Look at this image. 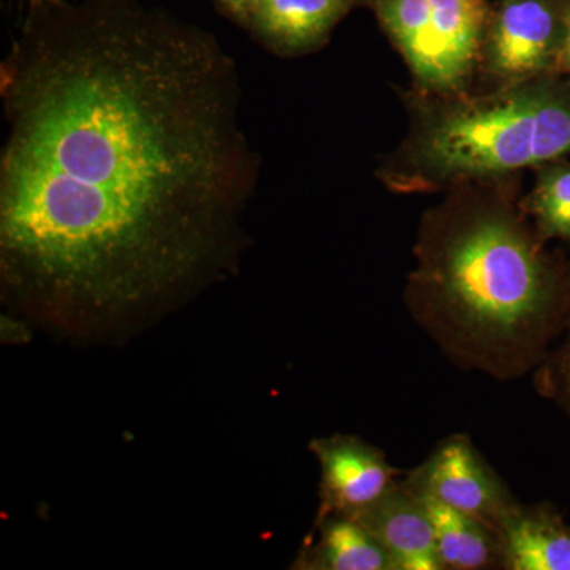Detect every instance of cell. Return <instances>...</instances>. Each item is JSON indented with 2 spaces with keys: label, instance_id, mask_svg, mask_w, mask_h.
Segmentation results:
<instances>
[{
  "label": "cell",
  "instance_id": "6da1fadb",
  "mask_svg": "<svg viewBox=\"0 0 570 570\" xmlns=\"http://www.w3.org/2000/svg\"><path fill=\"white\" fill-rule=\"evenodd\" d=\"M0 97V277L18 305L97 328L235 264L261 159L213 37L137 18L29 24Z\"/></svg>",
  "mask_w": 570,
  "mask_h": 570
},
{
  "label": "cell",
  "instance_id": "7a4b0ae2",
  "mask_svg": "<svg viewBox=\"0 0 570 570\" xmlns=\"http://www.w3.org/2000/svg\"><path fill=\"white\" fill-rule=\"evenodd\" d=\"M444 193L420 223L407 313L460 370L532 374L570 324V258L547 247L513 176Z\"/></svg>",
  "mask_w": 570,
  "mask_h": 570
},
{
  "label": "cell",
  "instance_id": "3957f363",
  "mask_svg": "<svg viewBox=\"0 0 570 570\" xmlns=\"http://www.w3.org/2000/svg\"><path fill=\"white\" fill-rule=\"evenodd\" d=\"M409 126L376 175L395 194L508 178L570 154V75L551 71L489 92L406 96Z\"/></svg>",
  "mask_w": 570,
  "mask_h": 570
},
{
  "label": "cell",
  "instance_id": "277c9868",
  "mask_svg": "<svg viewBox=\"0 0 570 570\" xmlns=\"http://www.w3.org/2000/svg\"><path fill=\"white\" fill-rule=\"evenodd\" d=\"M377 14L414 78V91L466 92L489 26L485 0H379Z\"/></svg>",
  "mask_w": 570,
  "mask_h": 570
},
{
  "label": "cell",
  "instance_id": "5b68a950",
  "mask_svg": "<svg viewBox=\"0 0 570 570\" xmlns=\"http://www.w3.org/2000/svg\"><path fill=\"white\" fill-rule=\"evenodd\" d=\"M568 0H504L489 20L479 71L505 85L557 71Z\"/></svg>",
  "mask_w": 570,
  "mask_h": 570
},
{
  "label": "cell",
  "instance_id": "8992f818",
  "mask_svg": "<svg viewBox=\"0 0 570 570\" xmlns=\"http://www.w3.org/2000/svg\"><path fill=\"white\" fill-rule=\"evenodd\" d=\"M403 483L414 493L438 499L482 520L494 531L519 504L504 480L464 433L442 439Z\"/></svg>",
  "mask_w": 570,
  "mask_h": 570
},
{
  "label": "cell",
  "instance_id": "52a82bcc",
  "mask_svg": "<svg viewBox=\"0 0 570 570\" xmlns=\"http://www.w3.org/2000/svg\"><path fill=\"white\" fill-rule=\"evenodd\" d=\"M311 452L322 475L317 520L335 513L355 515L384 497L403 474L381 449L351 434L314 439Z\"/></svg>",
  "mask_w": 570,
  "mask_h": 570
},
{
  "label": "cell",
  "instance_id": "ba28073f",
  "mask_svg": "<svg viewBox=\"0 0 570 570\" xmlns=\"http://www.w3.org/2000/svg\"><path fill=\"white\" fill-rule=\"evenodd\" d=\"M351 517L377 540L395 570H442L425 505L403 482Z\"/></svg>",
  "mask_w": 570,
  "mask_h": 570
},
{
  "label": "cell",
  "instance_id": "9c48e42d",
  "mask_svg": "<svg viewBox=\"0 0 570 570\" xmlns=\"http://www.w3.org/2000/svg\"><path fill=\"white\" fill-rule=\"evenodd\" d=\"M497 532L502 569L570 570V524L550 502H519Z\"/></svg>",
  "mask_w": 570,
  "mask_h": 570
},
{
  "label": "cell",
  "instance_id": "30bf717a",
  "mask_svg": "<svg viewBox=\"0 0 570 570\" xmlns=\"http://www.w3.org/2000/svg\"><path fill=\"white\" fill-rule=\"evenodd\" d=\"M347 9V0H255L258 33L281 55H302L325 40Z\"/></svg>",
  "mask_w": 570,
  "mask_h": 570
},
{
  "label": "cell",
  "instance_id": "8fae6325",
  "mask_svg": "<svg viewBox=\"0 0 570 570\" xmlns=\"http://www.w3.org/2000/svg\"><path fill=\"white\" fill-rule=\"evenodd\" d=\"M417 497L422 499L433 523L442 570L502 569L501 546L493 528L475 517L442 504L438 499L423 494Z\"/></svg>",
  "mask_w": 570,
  "mask_h": 570
},
{
  "label": "cell",
  "instance_id": "7c38bea8",
  "mask_svg": "<svg viewBox=\"0 0 570 570\" xmlns=\"http://www.w3.org/2000/svg\"><path fill=\"white\" fill-rule=\"evenodd\" d=\"M318 538L303 551L299 568L317 570H395L370 531L351 515L317 520Z\"/></svg>",
  "mask_w": 570,
  "mask_h": 570
},
{
  "label": "cell",
  "instance_id": "4fadbf2b",
  "mask_svg": "<svg viewBox=\"0 0 570 570\" xmlns=\"http://www.w3.org/2000/svg\"><path fill=\"white\" fill-rule=\"evenodd\" d=\"M538 234L564 243L570 253V160H551L534 168V186L520 198Z\"/></svg>",
  "mask_w": 570,
  "mask_h": 570
},
{
  "label": "cell",
  "instance_id": "5bb4252c",
  "mask_svg": "<svg viewBox=\"0 0 570 570\" xmlns=\"http://www.w3.org/2000/svg\"><path fill=\"white\" fill-rule=\"evenodd\" d=\"M532 384L539 396L570 415V324L535 367Z\"/></svg>",
  "mask_w": 570,
  "mask_h": 570
},
{
  "label": "cell",
  "instance_id": "9a60e30c",
  "mask_svg": "<svg viewBox=\"0 0 570 570\" xmlns=\"http://www.w3.org/2000/svg\"><path fill=\"white\" fill-rule=\"evenodd\" d=\"M557 71L570 75V0L566 7L564 37H562L560 56H558Z\"/></svg>",
  "mask_w": 570,
  "mask_h": 570
},
{
  "label": "cell",
  "instance_id": "2e32d148",
  "mask_svg": "<svg viewBox=\"0 0 570 570\" xmlns=\"http://www.w3.org/2000/svg\"><path fill=\"white\" fill-rule=\"evenodd\" d=\"M220 2H223L235 17L247 20V18H250V13H253L255 0H220Z\"/></svg>",
  "mask_w": 570,
  "mask_h": 570
},
{
  "label": "cell",
  "instance_id": "e0dca14e",
  "mask_svg": "<svg viewBox=\"0 0 570 570\" xmlns=\"http://www.w3.org/2000/svg\"><path fill=\"white\" fill-rule=\"evenodd\" d=\"M29 2L32 3V7L45 6V3H55V6H58V3H62L63 0H29Z\"/></svg>",
  "mask_w": 570,
  "mask_h": 570
}]
</instances>
